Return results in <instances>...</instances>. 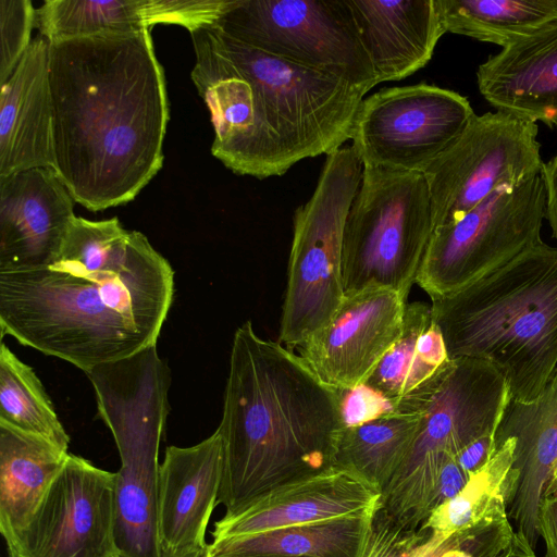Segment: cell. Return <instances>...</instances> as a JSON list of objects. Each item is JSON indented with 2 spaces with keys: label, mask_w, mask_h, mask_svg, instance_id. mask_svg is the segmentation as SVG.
<instances>
[{
  "label": "cell",
  "mask_w": 557,
  "mask_h": 557,
  "mask_svg": "<svg viewBox=\"0 0 557 557\" xmlns=\"http://www.w3.org/2000/svg\"><path fill=\"white\" fill-rule=\"evenodd\" d=\"M174 290L143 233L75 216L53 261L0 271L1 336L87 373L157 345Z\"/></svg>",
  "instance_id": "6da1fadb"
},
{
  "label": "cell",
  "mask_w": 557,
  "mask_h": 557,
  "mask_svg": "<svg viewBox=\"0 0 557 557\" xmlns=\"http://www.w3.org/2000/svg\"><path fill=\"white\" fill-rule=\"evenodd\" d=\"M52 170L97 212L132 201L163 165L164 71L150 29L49 41Z\"/></svg>",
  "instance_id": "7a4b0ae2"
},
{
  "label": "cell",
  "mask_w": 557,
  "mask_h": 557,
  "mask_svg": "<svg viewBox=\"0 0 557 557\" xmlns=\"http://www.w3.org/2000/svg\"><path fill=\"white\" fill-rule=\"evenodd\" d=\"M344 393L246 321L234 333L222 419L225 515L282 484L334 467Z\"/></svg>",
  "instance_id": "3957f363"
},
{
  "label": "cell",
  "mask_w": 557,
  "mask_h": 557,
  "mask_svg": "<svg viewBox=\"0 0 557 557\" xmlns=\"http://www.w3.org/2000/svg\"><path fill=\"white\" fill-rule=\"evenodd\" d=\"M450 359L475 358L529 403L557 370V248L544 242L463 288L431 299Z\"/></svg>",
  "instance_id": "277c9868"
},
{
  "label": "cell",
  "mask_w": 557,
  "mask_h": 557,
  "mask_svg": "<svg viewBox=\"0 0 557 557\" xmlns=\"http://www.w3.org/2000/svg\"><path fill=\"white\" fill-rule=\"evenodd\" d=\"M250 120L247 175H284L350 139L367 94L345 79L271 55L207 26Z\"/></svg>",
  "instance_id": "5b68a950"
},
{
  "label": "cell",
  "mask_w": 557,
  "mask_h": 557,
  "mask_svg": "<svg viewBox=\"0 0 557 557\" xmlns=\"http://www.w3.org/2000/svg\"><path fill=\"white\" fill-rule=\"evenodd\" d=\"M98 416L110 430L116 472L119 557H161L157 529L159 448L170 411L171 371L157 345L88 371Z\"/></svg>",
  "instance_id": "8992f818"
},
{
  "label": "cell",
  "mask_w": 557,
  "mask_h": 557,
  "mask_svg": "<svg viewBox=\"0 0 557 557\" xmlns=\"http://www.w3.org/2000/svg\"><path fill=\"white\" fill-rule=\"evenodd\" d=\"M511 400L503 374L490 362L450 359L419 406L413 444L382 493L381 507L409 527H420L433 510L441 469L475 440L496 433Z\"/></svg>",
  "instance_id": "52a82bcc"
},
{
  "label": "cell",
  "mask_w": 557,
  "mask_h": 557,
  "mask_svg": "<svg viewBox=\"0 0 557 557\" xmlns=\"http://www.w3.org/2000/svg\"><path fill=\"white\" fill-rule=\"evenodd\" d=\"M434 228L423 173L363 166L343 234L345 295L387 288L407 299Z\"/></svg>",
  "instance_id": "ba28073f"
},
{
  "label": "cell",
  "mask_w": 557,
  "mask_h": 557,
  "mask_svg": "<svg viewBox=\"0 0 557 557\" xmlns=\"http://www.w3.org/2000/svg\"><path fill=\"white\" fill-rule=\"evenodd\" d=\"M362 172L351 147L330 153L311 197L294 213L278 333V343L289 349L324 327L345 299L343 234Z\"/></svg>",
  "instance_id": "9c48e42d"
},
{
  "label": "cell",
  "mask_w": 557,
  "mask_h": 557,
  "mask_svg": "<svg viewBox=\"0 0 557 557\" xmlns=\"http://www.w3.org/2000/svg\"><path fill=\"white\" fill-rule=\"evenodd\" d=\"M215 25L240 42L366 92L377 85L346 0H232Z\"/></svg>",
  "instance_id": "30bf717a"
},
{
  "label": "cell",
  "mask_w": 557,
  "mask_h": 557,
  "mask_svg": "<svg viewBox=\"0 0 557 557\" xmlns=\"http://www.w3.org/2000/svg\"><path fill=\"white\" fill-rule=\"evenodd\" d=\"M545 219L541 175L500 188L456 222L434 230L416 283L431 299L453 294L541 244Z\"/></svg>",
  "instance_id": "8fae6325"
},
{
  "label": "cell",
  "mask_w": 557,
  "mask_h": 557,
  "mask_svg": "<svg viewBox=\"0 0 557 557\" xmlns=\"http://www.w3.org/2000/svg\"><path fill=\"white\" fill-rule=\"evenodd\" d=\"M537 133L536 123L504 111L474 114L423 172L434 227L456 222L500 188L541 175Z\"/></svg>",
  "instance_id": "7c38bea8"
},
{
  "label": "cell",
  "mask_w": 557,
  "mask_h": 557,
  "mask_svg": "<svg viewBox=\"0 0 557 557\" xmlns=\"http://www.w3.org/2000/svg\"><path fill=\"white\" fill-rule=\"evenodd\" d=\"M474 114L450 89L426 83L383 88L361 101L351 148L363 166L423 173Z\"/></svg>",
  "instance_id": "4fadbf2b"
},
{
  "label": "cell",
  "mask_w": 557,
  "mask_h": 557,
  "mask_svg": "<svg viewBox=\"0 0 557 557\" xmlns=\"http://www.w3.org/2000/svg\"><path fill=\"white\" fill-rule=\"evenodd\" d=\"M116 472L69 457L28 524L5 544L9 557H119Z\"/></svg>",
  "instance_id": "5bb4252c"
},
{
  "label": "cell",
  "mask_w": 557,
  "mask_h": 557,
  "mask_svg": "<svg viewBox=\"0 0 557 557\" xmlns=\"http://www.w3.org/2000/svg\"><path fill=\"white\" fill-rule=\"evenodd\" d=\"M406 305L387 288L345 295L331 321L298 347L300 357L325 384L356 389L400 336Z\"/></svg>",
  "instance_id": "9a60e30c"
},
{
  "label": "cell",
  "mask_w": 557,
  "mask_h": 557,
  "mask_svg": "<svg viewBox=\"0 0 557 557\" xmlns=\"http://www.w3.org/2000/svg\"><path fill=\"white\" fill-rule=\"evenodd\" d=\"M382 493L339 467L268 491L214 523L213 541L276 529L371 516Z\"/></svg>",
  "instance_id": "2e32d148"
},
{
  "label": "cell",
  "mask_w": 557,
  "mask_h": 557,
  "mask_svg": "<svg viewBox=\"0 0 557 557\" xmlns=\"http://www.w3.org/2000/svg\"><path fill=\"white\" fill-rule=\"evenodd\" d=\"M224 449L216 430L188 447L169 446L160 463L157 529L161 557L205 555L206 533L223 479Z\"/></svg>",
  "instance_id": "e0dca14e"
},
{
  "label": "cell",
  "mask_w": 557,
  "mask_h": 557,
  "mask_svg": "<svg viewBox=\"0 0 557 557\" xmlns=\"http://www.w3.org/2000/svg\"><path fill=\"white\" fill-rule=\"evenodd\" d=\"M74 199L51 168L0 176V271L53 261L76 216Z\"/></svg>",
  "instance_id": "ac0fdd59"
},
{
  "label": "cell",
  "mask_w": 557,
  "mask_h": 557,
  "mask_svg": "<svg viewBox=\"0 0 557 557\" xmlns=\"http://www.w3.org/2000/svg\"><path fill=\"white\" fill-rule=\"evenodd\" d=\"M516 441L512 467L519 473L508 519L517 536L535 553L539 508L557 466V370L534 400H510L495 433V449Z\"/></svg>",
  "instance_id": "d6986e66"
},
{
  "label": "cell",
  "mask_w": 557,
  "mask_h": 557,
  "mask_svg": "<svg viewBox=\"0 0 557 557\" xmlns=\"http://www.w3.org/2000/svg\"><path fill=\"white\" fill-rule=\"evenodd\" d=\"M0 176L52 169L49 41L38 36L0 85Z\"/></svg>",
  "instance_id": "ffe728a7"
},
{
  "label": "cell",
  "mask_w": 557,
  "mask_h": 557,
  "mask_svg": "<svg viewBox=\"0 0 557 557\" xmlns=\"http://www.w3.org/2000/svg\"><path fill=\"white\" fill-rule=\"evenodd\" d=\"M476 81L496 110L557 126V18L491 55Z\"/></svg>",
  "instance_id": "44dd1931"
},
{
  "label": "cell",
  "mask_w": 557,
  "mask_h": 557,
  "mask_svg": "<svg viewBox=\"0 0 557 557\" xmlns=\"http://www.w3.org/2000/svg\"><path fill=\"white\" fill-rule=\"evenodd\" d=\"M376 83L424 67L446 33L436 0H346Z\"/></svg>",
  "instance_id": "7402d4cb"
},
{
  "label": "cell",
  "mask_w": 557,
  "mask_h": 557,
  "mask_svg": "<svg viewBox=\"0 0 557 557\" xmlns=\"http://www.w3.org/2000/svg\"><path fill=\"white\" fill-rule=\"evenodd\" d=\"M210 15L206 0H47L36 11V27L51 42L131 34L156 24H176L190 33Z\"/></svg>",
  "instance_id": "603a6c76"
},
{
  "label": "cell",
  "mask_w": 557,
  "mask_h": 557,
  "mask_svg": "<svg viewBox=\"0 0 557 557\" xmlns=\"http://www.w3.org/2000/svg\"><path fill=\"white\" fill-rule=\"evenodd\" d=\"M450 362L431 305H406L401 334L362 385L391 410L419 412L418 405Z\"/></svg>",
  "instance_id": "cb8c5ba5"
},
{
  "label": "cell",
  "mask_w": 557,
  "mask_h": 557,
  "mask_svg": "<svg viewBox=\"0 0 557 557\" xmlns=\"http://www.w3.org/2000/svg\"><path fill=\"white\" fill-rule=\"evenodd\" d=\"M69 454L40 436L0 423V533L5 544L28 524Z\"/></svg>",
  "instance_id": "d4e9b609"
},
{
  "label": "cell",
  "mask_w": 557,
  "mask_h": 557,
  "mask_svg": "<svg viewBox=\"0 0 557 557\" xmlns=\"http://www.w3.org/2000/svg\"><path fill=\"white\" fill-rule=\"evenodd\" d=\"M516 441L507 438L465 486L437 506L421 524L432 534L449 539L469 529L508 518L519 473L512 467Z\"/></svg>",
  "instance_id": "484cf974"
},
{
  "label": "cell",
  "mask_w": 557,
  "mask_h": 557,
  "mask_svg": "<svg viewBox=\"0 0 557 557\" xmlns=\"http://www.w3.org/2000/svg\"><path fill=\"white\" fill-rule=\"evenodd\" d=\"M371 516L215 540L203 557H357Z\"/></svg>",
  "instance_id": "4316f807"
},
{
  "label": "cell",
  "mask_w": 557,
  "mask_h": 557,
  "mask_svg": "<svg viewBox=\"0 0 557 557\" xmlns=\"http://www.w3.org/2000/svg\"><path fill=\"white\" fill-rule=\"evenodd\" d=\"M420 422L421 412L389 410L346 425L337 441L334 466L357 473L383 493L407 457Z\"/></svg>",
  "instance_id": "83f0119b"
},
{
  "label": "cell",
  "mask_w": 557,
  "mask_h": 557,
  "mask_svg": "<svg viewBox=\"0 0 557 557\" xmlns=\"http://www.w3.org/2000/svg\"><path fill=\"white\" fill-rule=\"evenodd\" d=\"M446 32L503 48L557 18V0H436Z\"/></svg>",
  "instance_id": "f1b7e54d"
},
{
  "label": "cell",
  "mask_w": 557,
  "mask_h": 557,
  "mask_svg": "<svg viewBox=\"0 0 557 557\" xmlns=\"http://www.w3.org/2000/svg\"><path fill=\"white\" fill-rule=\"evenodd\" d=\"M0 423L40 436L69 451L70 436L41 381L4 342L0 346Z\"/></svg>",
  "instance_id": "f546056e"
},
{
  "label": "cell",
  "mask_w": 557,
  "mask_h": 557,
  "mask_svg": "<svg viewBox=\"0 0 557 557\" xmlns=\"http://www.w3.org/2000/svg\"><path fill=\"white\" fill-rule=\"evenodd\" d=\"M459 534L442 539L421 525L403 524L380 503L369 520L357 557H440L457 543Z\"/></svg>",
  "instance_id": "4dcf8cb0"
},
{
  "label": "cell",
  "mask_w": 557,
  "mask_h": 557,
  "mask_svg": "<svg viewBox=\"0 0 557 557\" xmlns=\"http://www.w3.org/2000/svg\"><path fill=\"white\" fill-rule=\"evenodd\" d=\"M36 11L30 0H0V85L11 76L30 45Z\"/></svg>",
  "instance_id": "1f68e13d"
},
{
  "label": "cell",
  "mask_w": 557,
  "mask_h": 557,
  "mask_svg": "<svg viewBox=\"0 0 557 557\" xmlns=\"http://www.w3.org/2000/svg\"><path fill=\"white\" fill-rule=\"evenodd\" d=\"M469 476L470 475L459 466L455 456L447 457L441 469L433 502V510L445 500L455 496L465 486Z\"/></svg>",
  "instance_id": "d6a6232c"
},
{
  "label": "cell",
  "mask_w": 557,
  "mask_h": 557,
  "mask_svg": "<svg viewBox=\"0 0 557 557\" xmlns=\"http://www.w3.org/2000/svg\"><path fill=\"white\" fill-rule=\"evenodd\" d=\"M537 529L545 544V557H557V497L542 498Z\"/></svg>",
  "instance_id": "836d02e7"
},
{
  "label": "cell",
  "mask_w": 557,
  "mask_h": 557,
  "mask_svg": "<svg viewBox=\"0 0 557 557\" xmlns=\"http://www.w3.org/2000/svg\"><path fill=\"white\" fill-rule=\"evenodd\" d=\"M495 450V433H493L475 440L458 453L455 458L459 466L470 475L488 461Z\"/></svg>",
  "instance_id": "e575fe53"
},
{
  "label": "cell",
  "mask_w": 557,
  "mask_h": 557,
  "mask_svg": "<svg viewBox=\"0 0 557 557\" xmlns=\"http://www.w3.org/2000/svg\"><path fill=\"white\" fill-rule=\"evenodd\" d=\"M541 177L546 191V220L552 236L557 239V153L544 162Z\"/></svg>",
  "instance_id": "d590c367"
},
{
  "label": "cell",
  "mask_w": 557,
  "mask_h": 557,
  "mask_svg": "<svg viewBox=\"0 0 557 557\" xmlns=\"http://www.w3.org/2000/svg\"><path fill=\"white\" fill-rule=\"evenodd\" d=\"M496 557H535V553L515 534L512 542Z\"/></svg>",
  "instance_id": "8d00e7d4"
},
{
  "label": "cell",
  "mask_w": 557,
  "mask_h": 557,
  "mask_svg": "<svg viewBox=\"0 0 557 557\" xmlns=\"http://www.w3.org/2000/svg\"><path fill=\"white\" fill-rule=\"evenodd\" d=\"M543 497H557V466L553 472L550 481L545 487Z\"/></svg>",
  "instance_id": "74e56055"
}]
</instances>
